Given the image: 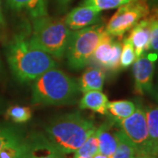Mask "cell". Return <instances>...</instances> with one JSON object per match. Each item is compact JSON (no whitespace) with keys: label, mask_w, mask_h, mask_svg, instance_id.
I'll use <instances>...</instances> for the list:
<instances>
[{"label":"cell","mask_w":158,"mask_h":158,"mask_svg":"<svg viewBox=\"0 0 158 158\" xmlns=\"http://www.w3.org/2000/svg\"><path fill=\"white\" fill-rule=\"evenodd\" d=\"M132 0H84L82 5L88 6L101 11L118 8Z\"/></svg>","instance_id":"cell-23"},{"label":"cell","mask_w":158,"mask_h":158,"mask_svg":"<svg viewBox=\"0 0 158 158\" xmlns=\"http://www.w3.org/2000/svg\"><path fill=\"white\" fill-rule=\"evenodd\" d=\"M150 22L149 50L158 56V7H153L146 17Z\"/></svg>","instance_id":"cell-20"},{"label":"cell","mask_w":158,"mask_h":158,"mask_svg":"<svg viewBox=\"0 0 158 158\" xmlns=\"http://www.w3.org/2000/svg\"><path fill=\"white\" fill-rule=\"evenodd\" d=\"M106 80V70L100 67L86 69L78 81L80 92L83 94L91 90H102Z\"/></svg>","instance_id":"cell-13"},{"label":"cell","mask_w":158,"mask_h":158,"mask_svg":"<svg viewBox=\"0 0 158 158\" xmlns=\"http://www.w3.org/2000/svg\"><path fill=\"white\" fill-rule=\"evenodd\" d=\"M98 153L111 158L117 148L116 131L112 130V123H104L96 129Z\"/></svg>","instance_id":"cell-14"},{"label":"cell","mask_w":158,"mask_h":158,"mask_svg":"<svg viewBox=\"0 0 158 158\" xmlns=\"http://www.w3.org/2000/svg\"><path fill=\"white\" fill-rule=\"evenodd\" d=\"M104 31L105 26L98 23L72 32L65 52L70 68L80 69L91 62L93 53Z\"/></svg>","instance_id":"cell-5"},{"label":"cell","mask_w":158,"mask_h":158,"mask_svg":"<svg viewBox=\"0 0 158 158\" xmlns=\"http://www.w3.org/2000/svg\"><path fill=\"white\" fill-rule=\"evenodd\" d=\"M71 1L72 0H56V5L58 6V9L61 10V11H64L68 7Z\"/></svg>","instance_id":"cell-28"},{"label":"cell","mask_w":158,"mask_h":158,"mask_svg":"<svg viewBox=\"0 0 158 158\" xmlns=\"http://www.w3.org/2000/svg\"><path fill=\"white\" fill-rule=\"evenodd\" d=\"M122 44L105 30L93 53L91 61L105 70L116 72L120 69V54Z\"/></svg>","instance_id":"cell-8"},{"label":"cell","mask_w":158,"mask_h":158,"mask_svg":"<svg viewBox=\"0 0 158 158\" xmlns=\"http://www.w3.org/2000/svg\"><path fill=\"white\" fill-rule=\"evenodd\" d=\"M157 55H143L133 64V75L135 79V92L138 95L152 93L153 79L155 74V62Z\"/></svg>","instance_id":"cell-9"},{"label":"cell","mask_w":158,"mask_h":158,"mask_svg":"<svg viewBox=\"0 0 158 158\" xmlns=\"http://www.w3.org/2000/svg\"><path fill=\"white\" fill-rule=\"evenodd\" d=\"M92 158H109L107 156H104V155H102L100 153H97L95 156H93Z\"/></svg>","instance_id":"cell-32"},{"label":"cell","mask_w":158,"mask_h":158,"mask_svg":"<svg viewBox=\"0 0 158 158\" xmlns=\"http://www.w3.org/2000/svg\"><path fill=\"white\" fill-rule=\"evenodd\" d=\"M32 83L34 105H68L77 99L80 92L78 82L56 67L48 69Z\"/></svg>","instance_id":"cell-2"},{"label":"cell","mask_w":158,"mask_h":158,"mask_svg":"<svg viewBox=\"0 0 158 158\" xmlns=\"http://www.w3.org/2000/svg\"><path fill=\"white\" fill-rule=\"evenodd\" d=\"M97 129L93 121L79 113L54 118L46 128L47 138L63 154L75 153Z\"/></svg>","instance_id":"cell-3"},{"label":"cell","mask_w":158,"mask_h":158,"mask_svg":"<svg viewBox=\"0 0 158 158\" xmlns=\"http://www.w3.org/2000/svg\"><path fill=\"white\" fill-rule=\"evenodd\" d=\"M144 108L147 118L149 156L158 158V106L151 105Z\"/></svg>","instance_id":"cell-15"},{"label":"cell","mask_w":158,"mask_h":158,"mask_svg":"<svg viewBox=\"0 0 158 158\" xmlns=\"http://www.w3.org/2000/svg\"><path fill=\"white\" fill-rule=\"evenodd\" d=\"M25 139L22 138L17 141L8 144L0 151V158H19L22 150Z\"/></svg>","instance_id":"cell-26"},{"label":"cell","mask_w":158,"mask_h":158,"mask_svg":"<svg viewBox=\"0 0 158 158\" xmlns=\"http://www.w3.org/2000/svg\"><path fill=\"white\" fill-rule=\"evenodd\" d=\"M11 9L26 11L33 19L48 15L47 0H6Z\"/></svg>","instance_id":"cell-17"},{"label":"cell","mask_w":158,"mask_h":158,"mask_svg":"<svg viewBox=\"0 0 158 158\" xmlns=\"http://www.w3.org/2000/svg\"><path fill=\"white\" fill-rule=\"evenodd\" d=\"M6 115L15 123H25L32 118V111L27 106H12L6 110Z\"/></svg>","instance_id":"cell-21"},{"label":"cell","mask_w":158,"mask_h":158,"mask_svg":"<svg viewBox=\"0 0 158 158\" xmlns=\"http://www.w3.org/2000/svg\"><path fill=\"white\" fill-rule=\"evenodd\" d=\"M137 60L135 51L127 39L124 40L120 54V69H127Z\"/></svg>","instance_id":"cell-24"},{"label":"cell","mask_w":158,"mask_h":158,"mask_svg":"<svg viewBox=\"0 0 158 158\" xmlns=\"http://www.w3.org/2000/svg\"><path fill=\"white\" fill-rule=\"evenodd\" d=\"M27 141L34 158H65V154L55 147L45 136L34 135Z\"/></svg>","instance_id":"cell-12"},{"label":"cell","mask_w":158,"mask_h":158,"mask_svg":"<svg viewBox=\"0 0 158 158\" xmlns=\"http://www.w3.org/2000/svg\"><path fill=\"white\" fill-rule=\"evenodd\" d=\"M152 94L153 96H154V98H156V100L158 102V84L157 85H156V88L155 90H153Z\"/></svg>","instance_id":"cell-30"},{"label":"cell","mask_w":158,"mask_h":158,"mask_svg":"<svg viewBox=\"0 0 158 158\" xmlns=\"http://www.w3.org/2000/svg\"><path fill=\"white\" fill-rule=\"evenodd\" d=\"M135 158H154V157H149V156H135Z\"/></svg>","instance_id":"cell-34"},{"label":"cell","mask_w":158,"mask_h":158,"mask_svg":"<svg viewBox=\"0 0 158 158\" xmlns=\"http://www.w3.org/2000/svg\"><path fill=\"white\" fill-rule=\"evenodd\" d=\"M22 138L20 131L17 128L10 126H0V151L8 144Z\"/></svg>","instance_id":"cell-22"},{"label":"cell","mask_w":158,"mask_h":158,"mask_svg":"<svg viewBox=\"0 0 158 158\" xmlns=\"http://www.w3.org/2000/svg\"><path fill=\"white\" fill-rule=\"evenodd\" d=\"M7 62L13 76L21 83H32L50 69L56 67L55 59L35 46L30 35L16 34L6 51Z\"/></svg>","instance_id":"cell-1"},{"label":"cell","mask_w":158,"mask_h":158,"mask_svg":"<svg viewBox=\"0 0 158 158\" xmlns=\"http://www.w3.org/2000/svg\"><path fill=\"white\" fill-rule=\"evenodd\" d=\"M74 158H92V157H88V156H78V155H76L75 154V156Z\"/></svg>","instance_id":"cell-33"},{"label":"cell","mask_w":158,"mask_h":158,"mask_svg":"<svg viewBox=\"0 0 158 158\" xmlns=\"http://www.w3.org/2000/svg\"><path fill=\"white\" fill-rule=\"evenodd\" d=\"M0 69H1V62H0Z\"/></svg>","instance_id":"cell-35"},{"label":"cell","mask_w":158,"mask_h":158,"mask_svg":"<svg viewBox=\"0 0 158 158\" xmlns=\"http://www.w3.org/2000/svg\"><path fill=\"white\" fill-rule=\"evenodd\" d=\"M108 98L102 90H91L84 93V96L79 103L80 109H88L92 112L106 115Z\"/></svg>","instance_id":"cell-16"},{"label":"cell","mask_w":158,"mask_h":158,"mask_svg":"<svg viewBox=\"0 0 158 158\" xmlns=\"http://www.w3.org/2000/svg\"><path fill=\"white\" fill-rule=\"evenodd\" d=\"M100 19V11L90 6L81 5L69 11L63 19L71 31H77L98 24Z\"/></svg>","instance_id":"cell-10"},{"label":"cell","mask_w":158,"mask_h":158,"mask_svg":"<svg viewBox=\"0 0 158 158\" xmlns=\"http://www.w3.org/2000/svg\"><path fill=\"white\" fill-rule=\"evenodd\" d=\"M19 158H34L33 157L32 151H31V148H30V146H29L27 140H25L22 150H21V152L19 154Z\"/></svg>","instance_id":"cell-27"},{"label":"cell","mask_w":158,"mask_h":158,"mask_svg":"<svg viewBox=\"0 0 158 158\" xmlns=\"http://www.w3.org/2000/svg\"><path fill=\"white\" fill-rule=\"evenodd\" d=\"M116 137L117 148L111 158H135L137 156L134 145L120 129L116 131Z\"/></svg>","instance_id":"cell-19"},{"label":"cell","mask_w":158,"mask_h":158,"mask_svg":"<svg viewBox=\"0 0 158 158\" xmlns=\"http://www.w3.org/2000/svg\"><path fill=\"white\" fill-rule=\"evenodd\" d=\"M136 106L130 100H115L108 103L107 115H110L113 123H118L128 118L135 113Z\"/></svg>","instance_id":"cell-18"},{"label":"cell","mask_w":158,"mask_h":158,"mask_svg":"<svg viewBox=\"0 0 158 158\" xmlns=\"http://www.w3.org/2000/svg\"><path fill=\"white\" fill-rule=\"evenodd\" d=\"M135 148L137 156H149L148 134L145 108L136 106L135 113L128 118L116 123Z\"/></svg>","instance_id":"cell-7"},{"label":"cell","mask_w":158,"mask_h":158,"mask_svg":"<svg viewBox=\"0 0 158 158\" xmlns=\"http://www.w3.org/2000/svg\"><path fill=\"white\" fill-rule=\"evenodd\" d=\"M5 21H4V17H3V13H2V7H1V0H0V28L4 26Z\"/></svg>","instance_id":"cell-29"},{"label":"cell","mask_w":158,"mask_h":158,"mask_svg":"<svg viewBox=\"0 0 158 158\" xmlns=\"http://www.w3.org/2000/svg\"><path fill=\"white\" fill-rule=\"evenodd\" d=\"M71 34L64 19L45 15L33 19L30 40L53 58L61 59L66 52Z\"/></svg>","instance_id":"cell-4"},{"label":"cell","mask_w":158,"mask_h":158,"mask_svg":"<svg viewBox=\"0 0 158 158\" xmlns=\"http://www.w3.org/2000/svg\"><path fill=\"white\" fill-rule=\"evenodd\" d=\"M148 2L150 3L149 6L151 5L153 7H158V0H149V1H148Z\"/></svg>","instance_id":"cell-31"},{"label":"cell","mask_w":158,"mask_h":158,"mask_svg":"<svg viewBox=\"0 0 158 158\" xmlns=\"http://www.w3.org/2000/svg\"><path fill=\"white\" fill-rule=\"evenodd\" d=\"M127 39L129 40L135 51L137 59L149 50L150 41V22L147 18L143 19L131 29Z\"/></svg>","instance_id":"cell-11"},{"label":"cell","mask_w":158,"mask_h":158,"mask_svg":"<svg viewBox=\"0 0 158 158\" xmlns=\"http://www.w3.org/2000/svg\"><path fill=\"white\" fill-rule=\"evenodd\" d=\"M150 11L148 0H132L119 6L109 19L105 30L113 37L121 38L137 23L147 17Z\"/></svg>","instance_id":"cell-6"},{"label":"cell","mask_w":158,"mask_h":158,"mask_svg":"<svg viewBox=\"0 0 158 158\" xmlns=\"http://www.w3.org/2000/svg\"><path fill=\"white\" fill-rule=\"evenodd\" d=\"M98 153V141L96 135V131L84 142V144L75 152L76 155L82 156L92 157Z\"/></svg>","instance_id":"cell-25"}]
</instances>
